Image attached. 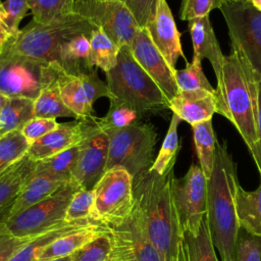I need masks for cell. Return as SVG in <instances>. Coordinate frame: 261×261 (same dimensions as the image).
Instances as JSON below:
<instances>
[{
	"mask_svg": "<svg viewBox=\"0 0 261 261\" xmlns=\"http://www.w3.org/2000/svg\"><path fill=\"white\" fill-rule=\"evenodd\" d=\"M93 224H98L91 221H81V222H65L61 223L55 227L48 229L47 231L33 238L23 247H21L10 259L9 261H37L38 257L44 249H46L50 244H52L57 239L71 233L73 231L86 228Z\"/></svg>",
	"mask_w": 261,
	"mask_h": 261,
	"instance_id": "obj_22",
	"label": "cell"
},
{
	"mask_svg": "<svg viewBox=\"0 0 261 261\" xmlns=\"http://www.w3.org/2000/svg\"><path fill=\"white\" fill-rule=\"evenodd\" d=\"M174 79L178 88V91H195L205 90L209 92H215L208 82L206 75L202 69V59L198 56H193L191 63L187 62V65L182 69H176Z\"/></svg>",
	"mask_w": 261,
	"mask_h": 261,
	"instance_id": "obj_36",
	"label": "cell"
},
{
	"mask_svg": "<svg viewBox=\"0 0 261 261\" xmlns=\"http://www.w3.org/2000/svg\"><path fill=\"white\" fill-rule=\"evenodd\" d=\"M257 10L261 11V0H248Z\"/></svg>",
	"mask_w": 261,
	"mask_h": 261,
	"instance_id": "obj_50",
	"label": "cell"
},
{
	"mask_svg": "<svg viewBox=\"0 0 261 261\" xmlns=\"http://www.w3.org/2000/svg\"><path fill=\"white\" fill-rule=\"evenodd\" d=\"M138 117V113L127 106L110 104L106 115L104 117L97 118V122L102 129L107 132L128 126L136 122Z\"/></svg>",
	"mask_w": 261,
	"mask_h": 261,
	"instance_id": "obj_39",
	"label": "cell"
},
{
	"mask_svg": "<svg viewBox=\"0 0 261 261\" xmlns=\"http://www.w3.org/2000/svg\"><path fill=\"white\" fill-rule=\"evenodd\" d=\"M133 13L140 28H145L156 8L157 0H122Z\"/></svg>",
	"mask_w": 261,
	"mask_h": 261,
	"instance_id": "obj_44",
	"label": "cell"
},
{
	"mask_svg": "<svg viewBox=\"0 0 261 261\" xmlns=\"http://www.w3.org/2000/svg\"><path fill=\"white\" fill-rule=\"evenodd\" d=\"M33 238H15L7 234L0 236V261L9 259Z\"/></svg>",
	"mask_w": 261,
	"mask_h": 261,
	"instance_id": "obj_45",
	"label": "cell"
},
{
	"mask_svg": "<svg viewBox=\"0 0 261 261\" xmlns=\"http://www.w3.org/2000/svg\"><path fill=\"white\" fill-rule=\"evenodd\" d=\"M188 27L193 43V56H198L201 59H208L216 76L221 69L225 56L222 54L220 45L211 25L209 15L189 20Z\"/></svg>",
	"mask_w": 261,
	"mask_h": 261,
	"instance_id": "obj_20",
	"label": "cell"
},
{
	"mask_svg": "<svg viewBox=\"0 0 261 261\" xmlns=\"http://www.w3.org/2000/svg\"><path fill=\"white\" fill-rule=\"evenodd\" d=\"M106 84L110 104L127 106L139 116L168 108V99L138 63L128 46L120 48L116 65L106 72Z\"/></svg>",
	"mask_w": 261,
	"mask_h": 261,
	"instance_id": "obj_4",
	"label": "cell"
},
{
	"mask_svg": "<svg viewBox=\"0 0 261 261\" xmlns=\"http://www.w3.org/2000/svg\"><path fill=\"white\" fill-rule=\"evenodd\" d=\"M182 244L186 261H218L213 245L207 215L196 233L184 232Z\"/></svg>",
	"mask_w": 261,
	"mask_h": 261,
	"instance_id": "obj_31",
	"label": "cell"
},
{
	"mask_svg": "<svg viewBox=\"0 0 261 261\" xmlns=\"http://www.w3.org/2000/svg\"><path fill=\"white\" fill-rule=\"evenodd\" d=\"M7 99H8V97L0 92V113H1V110H2V108L4 107V105L7 101Z\"/></svg>",
	"mask_w": 261,
	"mask_h": 261,
	"instance_id": "obj_49",
	"label": "cell"
},
{
	"mask_svg": "<svg viewBox=\"0 0 261 261\" xmlns=\"http://www.w3.org/2000/svg\"><path fill=\"white\" fill-rule=\"evenodd\" d=\"M110 251L111 241L103 226V231L98 237L71 255V261H108Z\"/></svg>",
	"mask_w": 261,
	"mask_h": 261,
	"instance_id": "obj_37",
	"label": "cell"
},
{
	"mask_svg": "<svg viewBox=\"0 0 261 261\" xmlns=\"http://www.w3.org/2000/svg\"><path fill=\"white\" fill-rule=\"evenodd\" d=\"M103 231V226L93 224L86 228L63 236L42 251L37 261H50L71 256L76 250L88 244Z\"/></svg>",
	"mask_w": 261,
	"mask_h": 261,
	"instance_id": "obj_25",
	"label": "cell"
},
{
	"mask_svg": "<svg viewBox=\"0 0 261 261\" xmlns=\"http://www.w3.org/2000/svg\"><path fill=\"white\" fill-rule=\"evenodd\" d=\"M207 177L200 165L192 164L187 173L172 179V196L182 232L196 233L207 213Z\"/></svg>",
	"mask_w": 261,
	"mask_h": 261,
	"instance_id": "obj_12",
	"label": "cell"
},
{
	"mask_svg": "<svg viewBox=\"0 0 261 261\" xmlns=\"http://www.w3.org/2000/svg\"><path fill=\"white\" fill-rule=\"evenodd\" d=\"M2 21L13 37H16L20 31L19 23L30 9L28 0H6L2 2Z\"/></svg>",
	"mask_w": 261,
	"mask_h": 261,
	"instance_id": "obj_41",
	"label": "cell"
},
{
	"mask_svg": "<svg viewBox=\"0 0 261 261\" xmlns=\"http://www.w3.org/2000/svg\"><path fill=\"white\" fill-rule=\"evenodd\" d=\"M109 138L96 117L88 118L86 135L79 144V155L72 172L74 180L82 189L93 190L106 172Z\"/></svg>",
	"mask_w": 261,
	"mask_h": 261,
	"instance_id": "obj_14",
	"label": "cell"
},
{
	"mask_svg": "<svg viewBox=\"0 0 261 261\" xmlns=\"http://www.w3.org/2000/svg\"><path fill=\"white\" fill-rule=\"evenodd\" d=\"M0 1H1V0H0Z\"/></svg>",
	"mask_w": 261,
	"mask_h": 261,
	"instance_id": "obj_54",
	"label": "cell"
},
{
	"mask_svg": "<svg viewBox=\"0 0 261 261\" xmlns=\"http://www.w3.org/2000/svg\"><path fill=\"white\" fill-rule=\"evenodd\" d=\"M33 20L46 24L73 13L74 0H28Z\"/></svg>",
	"mask_w": 261,
	"mask_h": 261,
	"instance_id": "obj_34",
	"label": "cell"
},
{
	"mask_svg": "<svg viewBox=\"0 0 261 261\" xmlns=\"http://www.w3.org/2000/svg\"><path fill=\"white\" fill-rule=\"evenodd\" d=\"M119 50L120 48L102 29H95L90 36V66L99 67L105 73L110 71L117 63Z\"/></svg>",
	"mask_w": 261,
	"mask_h": 261,
	"instance_id": "obj_29",
	"label": "cell"
},
{
	"mask_svg": "<svg viewBox=\"0 0 261 261\" xmlns=\"http://www.w3.org/2000/svg\"><path fill=\"white\" fill-rule=\"evenodd\" d=\"M92 220L102 226L123 223L135 208L134 178L123 168L107 170L93 188Z\"/></svg>",
	"mask_w": 261,
	"mask_h": 261,
	"instance_id": "obj_9",
	"label": "cell"
},
{
	"mask_svg": "<svg viewBox=\"0 0 261 261\" xmlns=\"http://www.w3.org/2000/svg\"><path fill=\"white\" fill-rule=\"evenodd\" d=\"M73 11L102 29L119 48L129 47L140 29L121 0H74Z\"/></svg>",
	"mask_w": 261,
	"mask_h": 261,
	"instance_id": "obj_11",
	"label": "cell"
},
{
	"mask_svg": "<svg viewBox=\"0 0 261 261\" xmlns=\"http://www.w3.org/2000/svg\"><path fill=\"white\" fill-rule=\"evenodd\" d=\"M130 51L141 67L154 80L168 101L175 97L178 88L174 73L162 54L153 44L145 28H140L130 46Z\"/></svg>",
	"mask_w": 261,
	"mask_h": 261,
	"instance_id": "obj_16",
	"label": "cell"
},
{
	"mask_svg": "<svg viewBox=\"0 0 261 261\" xmlns=\"http://www.w3.org/2000/svg\"><path fill=\"white\" fill-rule=\"evenodd\" d=\"M36 161L27 154L0 175V215L10 209L33 174Z\"/></svg>",
	"mask_w": 261,
	"mask_h": 261,
	"instance_id": "obj_21",
	"label": "cell"
},
{
	"mask_svg": "<svg viewBox=\"0 0 261 261\" xmlns=\"http://www.w3.org/2000/svg\"><path fill=\"white\" fill-rule=\"evenodd\" d=\"M88 118L58 123V126L30 145L28 155L33 161H40L79 145L87 130Z\"/></svg>",
	"mask_w": 261,
	"mask_h": 261,
	"instance_id": "obj_18",
	"label": "cell"
},
{
	"mask_svg": "<svg viewBox=\"0 0 261 261\" xmlns=\"http://www.w3.org/2000/svg\"><path fill=\"white\" fill-rule=\"evenodd\" d=\"M13 37V35L8 31V29L5 27L3 21L0 18V45L4 48L7 42H9Z\"/></svg>",
	"mask_w": 261,
	"mask_h": 261,
	"instance_id": "obj_47",
	"label": "cell"
},
{
	"mask_svg": "<svg viewBox=\"0 0 261 261\" xmlns=\"http://www.w3.org/2000/svg\"><path fill=\"white\" fill-rule=\"evenodd\" d=\"M226 0H181L180 18L181 20H191L197 17L208 16L210 11L220 6Z\"/></svg>",
	"mask_w": 261,
	"mask_h": 261,
	"instance_id": "obj_42",
	"label": "cell"
},
{
	"mask_svg": "<svg viewBox=\"0 0 261 261\" xmlns=\"http://www.w3.org/2000/svg\"><path fill=\"white\" fill-rule=\"evenodd\" d=\"M80 188L71 179L45 200L15 215H4L0 220V236L35 238L52 227L65 223L67 207Z\"/></svg>",
	"mask_w": 261,
	"mask_h": 261,
	"instance_id": "obj_7",
	"label": "cell"
},
{
	"mask_svg": "<svg viewBox=\"0 0 261 261\" xmlns=\"http://www.w3.org/2000/svg\"><path fill=\"white\" fill-rule=\"evenodd\" d=\"M121 1H122V0H121Z\"/></svg>",
	"mask_w": 261,
	"mask_h": 261,
	"instance_id": "obj_55",
	"label": "cell"
},
{
	"mask_svg": "<svg viewBox=\"0 0 261 261\" xmlns=\"http://www.w3.org/2000/svg\"><path fill=\"white\" fill-rule=\"evenodd\" d=\"M216 113L228 119L252 153L259 141L258 95L260 80L242 53L231 47L216 75Z\"/></svg>",
	"mask_w": 261,
	"mask_h": 261,
	"instance_id": "obj_1",
	"label": "cell"
},
{
	"mask_svg": "<svg viewBox=\"0 0 261 261\" xmlns=\"http://www.w3.org/2000/svg\"><path fill=\"white\" fill-rule=\"evenodd\" d=\"M67 181L51 178L43 175H33L30 177L16 200L11 205L6 216L15 215L27 208L45 200Z\"/></svg>",
	"mask_w": 261,
	"mask_h": 261,
	"instance_id": "obj_24",
	"label": "cell"
},
{
	"mask_svg": "<svg viewBox=\"0 0 261 261\" xmlns=\"http://www.w3.org/2000/svg\"><path fill=\"white\" fill-rule=\"evenodd\" d=\"M57 126L58 122L54 118L34 117L22 126L21 133L31 145L35 141L55 129Z\"/></svg>",
	"mask_w": 261,
	"mask_h": 261,
	"instance_id": "obj_43",
	"label": "cell"
},
{
	"mask_svg": "<svg viewBox=\"0 0 261 261\" xmlns=\"http://www.w3.org/2000/svg\"><path fill=\"white\" fill-rule=\"evenodd\" d=\"M192 130L200 167L208 179L212 173L217 145L212 119L192 125Z\"/></svg>",
	"mask_w": 261,
	"mask_h": 261,
	"instance_id": "obj_28",
	"label": "cell"
},
{
	"mask_svg": "<svg viewBox=\"0 0 261 261\" xmlns=\"http://www.w3.org/2000/svg\"><path fill=\"white\" fill-rule=\"evenodd\" d=\"M77 155L79 145L37 161L33 175H43L62 181H69L72 179V172Z\"/></svg>",
	"mask_w": 261,
	"mask_h": 261,
	"instance_id": "obj_27",
	"label": "cell"
},
{
	"mask_svg": "<svg viewBox=\"0 0 261 261\" xmlns=\"http://www.w3.org/2000/svg\"><path fill=\"white\" fill-rule=\"evenodd\" d=\"M236 208L240 227L261 237V180L255 191H245L240 185L238 186Z\"/></svg>",
	"mask_w": 261,
	"mask_h": 261,
	"instance_id": "obj_26",
	"label": "cell"
},
{
	"mask_svg": "<svg viewBox=\"0 0 261 261\" xmlns=\"http://www.w3.org/2000/svg\"><path fill=\"white\" fill-rule=\"evenodd\" d=\"M257 123H258V136H259V141L257 143V146L255 150L251 153L253 156V159L256 163V166L259 170V173L261 174V83L259 85V95H258V118H257Z\"/></svg>",
	"mask_w": 261,
	"mask_h": 261,
	"instance_id": "obj_46",
	"label": "cell"
},
{
	"mask_svg": "<svg viewBox=\"0 0 261 261\" xmlns=\"http://www.w3.org/2000/svg\"><path fill=\"white\" fill-rule=\"evenodd\" d=\"M30 143L21 129L12 130L0 138V175L28 154Z\"/></svg>",
	"mask_w": 261,
	"mask_h": 261,
	"instance_id": "obj_35",
	"label": "cell"
},
{
	"mask_svg": "<svg viewBox=\"0 0 261 261\" xmlns=\"http://www.w3.org/2000/svg\"><path fill=\"white\" fill-rule=\"evenodd\" d=\"M94 203L93 190L80 188L72 196L66 210V222H81L92 220V209Z\"/></svg>",
	"mask_w": 261,
	"mask_h": 261,
	"instance_id": "obj_38",
	"label": "cell"
},
{
	"mask_svg": "<svg viewBox=\"0 0 261 261\" xmlns=\"http://www.w3.org/2000/svg\"><path fill=\"white\" fill-rule=\"evenodd\" d=\"M172 261H186V255H185V250H184V244L182 243L179 246L178 253H177L176 257Z\"/></svg>",
	"mask_w": 261,
	"mask_h": 261,
	"instance_id": "obj_48",
	"label": "cell"
},
{
	"mask_svg": "<svg viewBox=\"0 0 261 261\" xmlns=\"http://www.w3.org/2000/svg\"><path fill=\"white\" fill-rule=\"evenodd\" d=\"M145 29L170 68L175 71L178 57H186L181 49L180 34L166 0H157L155 12Z\"/></svg>",
	"mask_w": 261,
	"mask_h": 261,
	"instance_id": "obj_17",
	"label": "cell"
},
{
	"mask_svg": "<svg viewBox=\"0 0 261 261\" xmlns=\"http://www.w3.org/2000/svg\"><path fill=\"white\" fill-rule=\"evenodd\" d=\"M173 169L164 175L148 169L134 178L135 203L162 261L176 257L184 236L173 202Z\"/></svg>",
	"mask_w": 261,
	"mask_h": 261,
	"instance_id": "obj_2",
	"label": "cell"
},
{
	"mask_svg": "<svg viewBox=\"0 0 261 261\" xmlns=\"http://www.w3.org/2000/svg\"><path fill=\"white\" fill-rule=\"evenodd\" d=\"M2 50H3V47L0 45V54H1V52H2Z\"/></svg>",
	"mask_w": 261,
	"mask_h": 261,
	"instance_id": "obj_53",
	"label": "cell"
},
{
	"mask_svg": "<svg viewBox=\"0 0 261 261\" xmlns=\"http://www.w3.org/2000/svg\"><path fill=\"white\" fill-rule=\"evenodd\" d=\"M3 13H4V10H3V7H2V2L0 1V18H1V20H2Z\"/></svg>",
	"mask_w": 261,
	"mask_h": 261,
	"instance_id": "obj_52",
	"label": "cell"
},
{
	"mask_svg": "<svg viewBox=\"0 0 261 261\" xmlns=\"http://www.w3.org/2000/svg\"><path fill=\"white\" fill-rule=\"evenodd\" d=\"M65 74L53 62L34 58L3 48L0 54V92L7 97L36 100L46 87Z\"/></svg>",
	"mask_w": 261,
	"mask_h": 261,
	"instance_id": "obj_6",
	"label": "cell"
},
{
	"mask_svg": "<svg viewBox=\"0 0 261 261\" xmlns=\"http://www.w3.org/2000/svg\"><path fill=\"white\" fill-rule=\"evenodd\" d=\"M34 116L43 118L73 117L74 113L63 102L58 82L46 87L34 101Z\"/></svg>",
	"mask_w": 261,
	"mask_h": 261,
	"instance_id": "obj_32",
	"label": "cell"
},
{
	"mask_svg": "<svg viewBox=\"0 0 261 261\" xmlns=\"http://www.w3.org/2000/svg\"><path fill=\"white\" fill-rule=\"evenodd\" d=\"M95 29L97 28L92 22L75 12L46 24L32 20L4 47L58 64L59 50L63 43L80 35H91Z\"/></svg>",
	"mask_w": 261,
	"mask_h": 261,
	"instance_id": "obj_5",
	"label": "cell"
},
{
	"mask_svg": "<svg viewBox=\"0 0 261 261\" xmlns=\"http://www.w3.org/2000/svg\"><path fill=\"white\" fill-rule=\"evenodd\" d=\"M58 87L63 102L74 113L75 119L92 117L95 101L101 97L110 98L107 84L99 79L96 69L76 75L65 73L58 81Z\"/></svg>",
	"mask_w": 261,
	"mask_h": 261,
	"instance_id": "obj_15",
	"label": "cell"
},
{
	"mask_svg": "<svg viewBox=\"0 0 261 261\" xmlns=\"http://www.w3.org/2000/svg\"><path fill=\"white\" fill-rule=\"evenodd\" d=\"M90 36L85 34L80 35L61 45L58 64L66 74L76 75L89 73L95 69L89 64Z\"/></svg>",
	"mask_w": 261,
	"mask_h": 261,
	"instance_id": "obj_23",
	"label": "cell"
},
{
	"mask_svg": "<svg viewBox=\"0 0 261 261\" xmlns=\"http://www.w3.org/2000/svg\"><path fill=\"white\" fill-rule=\"evenodd\" d=\"M219 9L231 47L242 53L261 82V11L248 0H226Z\"/></svg>",
	"mask_w": 261,
	"mask_h": 261,
	"instance_id": "obj_10",
	"label": "cell"
},
{
	"mask_svg": "<svg viewBox=\"0 0 261 261\" xmlns=\"http://www.w3.org/2000/svg\"><path fill=\"white\" fill-rule=\"evenodd\" d=\"M168 108L180 120L191 125L209 120L216 113L215 92L178 91L177 95L169 101Z\"/></svg>",
	"mask_w": 261,
	"mask_h": 261,
	"instance_id": "obj_19",
	"label": "cell"
},
{
	"mask_svg": "<svg viewBox=\"0 0 261 261\" xmlns=\"http://www.w3.org/2000/svg\"><path fill=\"white\" fill-rule=\"evenodd\" d=\"M34 101L29 98L8 97L0 113V138L12 130L21 129L35 117Z\"/></svg>",
	"mask_w": 261,
	"mask_h": 261,
	"instance_id": "obj_30",
	"label": "cell"
},
{
	"mask_svg": "<svg viewBox=\"0 0 261 261\" xmlns=\"http://www.w3.org/2000/svg\"><path fill=\"white\" fill-rule=\"evenodd\" d=\"M111 241L108 261H162V258L151 242L139 208L116 226H104Z\"/></svg>",
	"mask_w": 261,
	"mask_h": 261,
	"instance_id": "obj_13",
	"label": "cell"
},
{
	"mask_svg": "<svg viewBox=\"0 0 261 261\" xmlns=\"http://www.w3.org/2000/svg\"><path fill=\"white\" fill-rule=\"evenodd\" d=\"M234 261H261V237L240 227L236 242Z\"/></svg>",
	"mask_w": 261,
	"mask_h": 261,
	"instance_id": "obj_40",
	"label": "cell"
},
{
	"mask_svg": "<svg viewBox=\"0 0 261 261\" xmlns=\"http://www.w3.org/2000/svg\"><path fill=\"white\" fill-rule=\"evenodd\" d=\"M106 133L109 138L106 171L119 167L135 178L152 166L157 135L151 124L136 121Z\"/></svg>",
	"mask_w": 261,
	"mask_h": 261,
	"instance_id": "obj_8",
	"label": "cell"
},
{
	"mask_svg": "<svg viewBox=\"0 0 261 261\" xmlns=\"http://www.w3.org/2000/svg\"><path fill=\"white\" fill-rule=\"evenodd\" d=\"M237 166L226 143L216 145L212 173L207 181V219L214 247L221 261H234V249L240 228L236 192L239 186Z\"/></svg>",
	"mask_w": 261,
	"mask_h": 261,
	"instance_id": "obj_3",
	"label": "cell"
},
{
	"mask_svg": "<svg viewBox=\"0 0 261 261\" xmlns=\"http://www.w3.org/2000/svg\"><path fill=\"white\" fill-rule=\"evenodd\" d=\"M180 119L174 113L172 114L168 130L163 140L161 148L157 157L155 158L152 166L149 170L158 173L159 175H164L173 169L174 163L176 161L177 153L179 150L177 126Z\"/></svg>",
	"mask_w": 261,
	"mask_h": 261,
	"instance_id": "obj_33",
	"label": "cell"
},
{
	"mask_svg": "<svg viewBox=\"0 0 261 261\" xmlns=\"http://www.w3.org/2000/svg\"><path fill=\"white\" fill-rule=\"evenodd\" d=\"M50 261H71V256H67V257H63V258H58V259H54V260H50Z\"/></svg>",
	"mask_w": 261,
	"mask_h": 261,
	"instance_id": "obj_51",
	"label": "cell"
}]
</instances>
